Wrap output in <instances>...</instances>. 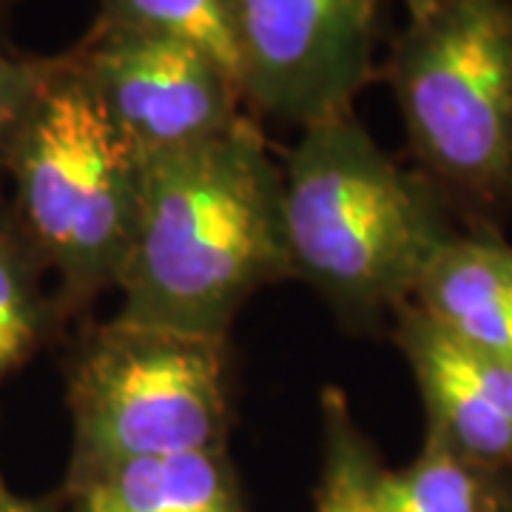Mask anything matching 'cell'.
<instances>
[{
  "label": "cell",
  "mask_w": 512,
  "mask_h": 512,
  "mask_svg": "<svg viewBox=\"0 0 512 512\" xmlns=\"http://www.w3.org/2000/svg\"><path fill=\"white\" fill-rule=\"evenodd\" d=\"M282 276V168L248 117L211 140L146 154L114 319L225 339L242 305Z\"/></svg>",
  "instance_id": "6da1fadb"
},
{
  "label": "cell",
  "mask_w": 512,
  "mask_h": 512,
  "mask_svg": "<svg viewBox=\"0 0 512 512\" xmlns=\"http://www.w3.org/2000/svg\"><path fill=\"white\" fill-rule=\"evenodd\" d=\"M282 220L291 276L350 322L407 305L456 234L436 185L384 154L353 111L302 128L282 168Z\"/></svg>",
  "instance_id": "7a4b0ae2"
},
{
  "label": "cell",
  "mask_w": 512,
  "mask_h": 512,
  "mask_svg": "<svg viewBox=\"0 0 512 512\" xmlns=\"http://www.w3.org/2000/svg\"><path fill=\"white\" fill-rule=\"evenodd\" d=\"M146 154L114 126L66 55L26 114L6 174L9 217L60 282L57 305L77 313L117 288L137 231Z\"/></svg>",
  "instance_id": "3957f363"
},
{
  "label": "cell",
  "mask_w": 512,
  "mask_h": 512,
  "mask_svg": "<svg viewBox=\"0 0 512 512\" xmlns=\"http://www.w3.org/2000/svg\"><path fill=\"white\" fill-rule=\"evenodd\" d=\"M66 60L143 154L211 140L245 117L234 77L174 37L94 20Z\"/></svg>",
  "instance_id": "52a82bcc"
},
{
  "label": "cell",
  "mask_w": 512,
  "mask_h": 512,
  "mask_svg": "<svg viewBox=\"0 0 512 512\" xmlns=\"http://www.w3.org/2000/svg\"><path fill=\"white\" fill-rule=\"evenodd\" d=\"M325 461L316 490V512H373V476L382 467L370 441L350 416L348 399L339 387L322 393Z\"/></svg>",
  "instance_id": "5bb4252c"
},
{
  "label": "cell",
  "mask_w": 512,
  "mask_h": 512,
  "mask_svg": "<svg viewBox=\"0 0 512 512\" xmlns=\"http://www.w3.org/2000/svg\"><path fill=\"white\" fill-rule=\"evenodd\" d=\"M0 512H57L52 510L49 504H40V501H32V498H23V495H15L6 484L0 487Z\"/></svg>",
  "instance_id": "2e32d148"
},
{
  "label": "cell",
  "mask_w": 512,
  "mask_h": 512,
  "mask_svg": "<svg viewBox=\"0 0 512 512\" xmlns=\"http://www.w3.org/2000/svg\"><path fill=\"white\" fill-rule=\"evenodd\" d=\"M97 3H100L97 20L183 40L208 57H214L239 86L234 0H97Z\"/></svg>",
  "instance_id": "4fadbf2b"
},
{
  "label": "cell",
  "mask_w": 512,
  "mask_h": 512,
  "mask_svg": "<svg viewBox=\"0 0 512 512\" xmlns=\"http://www.w3.org/2000/svg\"><path fill=\"white\" fill-rule=\"evenodd\" d=\"M0 487H3V478H0Z\"/></svg>",
  "instance_id": "ffe728a7"
},
{
  "label": "cell",
  "mask_w": 512,
  "mask_h": 512,
  "mask_svg": "<svg viewBox=\"0 0 512 512\" xmlns=\"http://www.w3.org/2000/svg\"><path fill=\"white\" fill-rule=\"evenodd\" d=\"M387 80L416 171L493 228L512 208V0H436L396 37Z\"/></svg>",
  "instance_id": "277c9868"
},
{
  "label": "cell",
  "mask_w": 512,
  "mask_h": 512,
  "mask_svg": "<svg viewBox=\"0 0 512 512\" xmlns=\"http://www.w3.org/2000/svg\"><path fill=\"white\" fill-rule=\"evenodd\" d=\"M410 305L458 345L512 362V245L476 228L441 245Z\"/></svg>",
  "instance_id": "9c48e42d"
},
{
  "label": "cell",
  "mask_w": 512,
  "mask_h": 512,
  "mask_svg": "<svg viewBox=\"0 0 512 512\" xmlns=\"http://www.w3.org/2000/svg\"><path fill=\"white\" fill-rule=\"evenodd\" d=\"M510 481L512 473L484 470L424 436L407 467L376 470L370 498L373 512H498Z\"/></svg>",
  "instance_id": "8fae6325"
},
{
  "label": "cell",
  "mask_w": 512,
  "mask_h": 512,
  "mask_svg": "<svg viewBox=\"0 0 512 512\" xmlns=\"http://www.w3.org/2000/svg\"><path fill=\"white\" fill-rule=\"evenodd\" d=\"M55 57H15L0 49V171L26 114L52 72Z\"/></svg>",
  "instance_id": "9a60e30c"
},
{
  "label": "cell",
  "mask_w": 512,
  "mask_h": 512,
  "mask_svg": "<svg viewBox=\"0 0 512 512\" xmlns=\"http://www.w3.org/2000/svg\"><path fill=\"white\" fill-rule=\"evenodd\" d=\"M3 9H6V0H0V15H3Z\"/></svg>",
  "instance_id": "d6986e66"
},
{
  "label": "cell",
  "mask_w": 512,
  "mask_h": 512,
  "mask_svg": "<svg viewBox=\"0 0 512 512\" xmlns=\"http://www.w3.org/2000/svg\"><path fill=\"white\" fill-rule=\"evenodd\" d=\"M393 316L427 413L424 436L484 470L512 473V362L458 345L410 302Z\"/></svg>",
  "instance_id": "ba28073f"
},
{
  "label": "cell",
  "mask_w": 512,
  "mask_h": 512,
  "mask_svg": "<svg viewBox=\"0 0 512 512\" xmlns=\"http://www.w3.org/2000/svg\"><path fill=\"white\" fill-rule=\"evenodd\" d=\"M46 265L9 214H0V382L35 356L60 305L43 288Z\"/></svg>",
  "instance_id": "7c38bea8"
},
{
  "label": "cell",
  "mask_w": 512,
  "mask_h": 512,
  "mask_svg": "<svg viewBox=\"0 0 512 512\" xmlns=\"http://www.w3.org/2000/svg\"><path fill=\"white\" fill-rule=\"evenodd\" d=\"M225 339L111 319L69 362V476L128 458L225 450L231 427Z\"/></svg>",
  "instance_id": "5b68a950"
},
{
  "label": "cell",
  "mask_w": 512,
  "mask_h": 512,
  "mask_svg": "<svg viewBox=\"0 0 512 512\" xmlns=\"http://www.w3.org/2000/svg\"><path fill=\"white\" fill-rule=\"evenodd\" d=\"M404 3V9H407V20H413V18H421L436 0H402Z\"/></svg>",
  "instance_id": "e0dca14e"
},
{
  "label": "cell",
  "mask_w": 512,
  "mask_h": 512,
  "mask_svg": "<svg viewBox=\"0 0 512 512\" xmlns=\"http://www.w3.org/2000/svg\"><path fill=\"white\" fill-rule=\"evenodd\" d=\"M498 512H512V481H510V487H507V495H504V501H501Z\"/></svg>",
  "instance_id": "ac0fdd59"
},
{
  "label": "cell",
  "mask_w": 512,
  "mask_h": 512,
  "mask_svg": "<svg viewBox=\"0 0 512 512\" xmlns=\"http://www.w3.org/2000/svg\"><path fill=\"white\" fill-rule=\"evenodd\" d=\"M382 0H234L242 100L308 128L353 111L373 80Z\"/></svg>",
  "instance_id": "8992f818"
},
{
  "label": "cell",
  "mask_w": 512,
  "mask_h": 512,
  "mask_svg": "<svg viewBox=\"0 0 512 512\" xmlns=\"http://www.w3.org/2000/svg\"><path fill=\"white\" fill-rule=\"evenodd\" d=\"M72 512H245L225 450L128 458L66 478Z\"/></svg>",
  "instance_id": "30bf717a"
}]
</instances>
